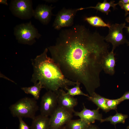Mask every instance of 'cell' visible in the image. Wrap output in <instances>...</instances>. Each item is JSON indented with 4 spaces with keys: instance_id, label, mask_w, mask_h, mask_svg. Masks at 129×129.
Returning a JSON list of instances; mask_svg holds the SVG:
<instances>
[{
    "instance_id": "obj_1",
    "label": "cell",
    "mask_w": 129,
    "mask_h": 129,
    "mask_svg": "<svg viewBox=\"0 0 129 129\" xmlns=\"http://www.w3.org/2000/svg\"><path fill=\"white\" fill-rule=\"evenodd\" d=\"M64 76L80 83L91 96L100 85L102 64L109 53L104 38L80 25L63 30L48 48Z\"/></svg>"
},
{
    "instance_id": "obj_2",
    "label": "cell",
    "mask_w": 129,
    "mask_h": 129,
    "mask_svg": "<svg viewBox=\"0 0 129 129\" xmlns=\"http://www.w3.org/2000/svg\"><path fill=\"white\" fill-rule=\"evenodd\" d=\"M48 48L43 52L31 59L33 73L31 81L34 84L38 82L48 91L56 92L59 89L74 86L77 82L66 78L58 65L51 58L48 56Z\"/></svg>"
},
{
    "instance_id": "obj_3",
    "label": "cell",
    "mask_w": 129,
    "mask_h": 129,
    "mask_svg": "<svg viewBox=\"0 0 129 129\" xmlns=\"http://www.w3.org/2000/svg\"><path fill=\"white\" fill-rule=\"evenodd\" d=\"M9 109L12 116L18 118H28L32 119L38 109L37 100L34 98L25 97L11 105Z\"/></svg>"
},
{
    "instance_id": "obj_4",
    "label": "cell",
    "mask_w": 129,
    "mask_h": 129,
    "mask_svg": "<svg viewBox=\"0 0 129 129\" xmlns=\"http://www.w3.org/2000/svg\"><path fill=\"white\" fill-rule=\"evenodd\" d=\"M14 33L18 43L29 45L33 44L35 39L41 36L31 21L17 25L14 28Z\"/></svg>"
},
{
    "instance_id": "obj_5",
    "label": "cell",
    "mask_w": 129,
    "mask_h": 129,
    "mask_svg": "<svg viewBox=\"0 0 129 129\" xmlns=\"http://www.w3.org/2000/svg\"><path fill=\"white\" fill-rule=\"evenodd\" d=\"M9 8L14 16L21 19H29L33 16L34 10L32 0H11Z\"/></svg>"
},
{
    "instance_id": "obj_6",
    "label": "cell",
    "mask_w": 129,
    "mask_h": 129,
    "mask_svg": "<svg viewBox=\"0 0 129 129\" xmlns=\"http://www.w3.org/2000/svg\"><path fill=\"white\" fill-rule=\"evenodd\" d=\"M125 22L121 24L115 23L110 25L108 34L104 38L107 42L111 43L112 45V50H114L119 45L125 43L128 41L123 33V29L127 28Z\"/></svg>"
},
{
    "instance_id": "obj_7",
    "label": "cell",
    "mask_w": 129,
    "mask_h": 129,
    "mask_svg": "<svg viewBox=\"0 0 129 129\" xmlns=\"http://www.w3.org/2000/svg\"><path fill=\"white\" fill-rule=\"evenodd\" d=\"M58 106V95L56 92L48 91L42 97L40 108V114L49 117Z\"/></svg>"
},
{
    "instance_id": "obj_8",
    "label": "cell",
    "mask_w": 129,
    "mask_h": 129,
    "mask_svg": "<svg viewBox=\"0 0 129 129\" xmlns=\"http://www.w3.org/2000/svg\"><path fill=\"white\" fill-rule=\"evenodd\" d=\"M77 9H66L64 8L56 15L53 26L57 30L64 27L72 26L74 19L77 11Z\"/></svg>"
},
{
    "instance_id": "obj_9",
    "label": "cell",
    "mask_w": 129,
    "mask_h": 129,
    "mask_svg": "<svg viewBox=\"0 0 129 129\" xmlns=\"http://www.w3.org/2000/svg\"><path fill=\"white\" fill-rule=\"evenodd\" d=\"M73 113L58 106L50 116V129H59L72 119Z\"/></svg>"
},
{
    "instance_id": "obj_10",
    "label": "cell",
    "mask_w": 129,
    "mask_h": 129,
    "mask_svg": "<svg viewBox=\"0 0 129 129\" xmlns=\"http://www.w3.org/2000/svg\"><path fill=\"white\" fill-rule=\"evenodd\" d=\"M56 92L58 95V106L73 113L74 108L78 103L77 99L68 94L63 89H59Z\"/></svg>"
},
{
    "instance_id": "obj_11",
    "label": "cell",
    "mask_w": 129,
    "mask_h": 129,
    "mask_svg": "<svg viewBox=\"0 0 129 129\" xmlns=\"http://www.w3.org/2000/svg\"><path fill=\"white\" fill-rule=\"evenodd\" d=\"M91 110L86 108L83 104L82 110L80 112L74 111L73 113L75 116L79 117L80 119L90 124H92L96 120L100 122L102 119V114L100 113L99 109Z\"/></svg>"
},
{
    "instance_id": "obj_12",
    "label": "cell",
    "mask_w": 129,
    "mask_h": 129,
    "mask_svg": "<svg viewBox=\"0 0 129 129\" xmlns=\"http://www.w3.org/2000/svg\"><path fill=\"white\" fill-rule=\"evenodd\" d=\"M54 8L52 5L39 4L34 10L33 16L42 24L47 25L50 22L53 15L52 10Z\"/></svg>"
},
{
    "instance_id": "obj_13",
    "label": "cell",
    "mask_w": 129,
    "mask_h": 129,
    "mask_svg": "<svg viewBox=\"0 0 129 129\" xmlns=\"http://www.w3.org/2000/svg\"><path fill=\"white\" fill-rule=\"evenodd\" d=\"M115 64L114 50H112L106 56L103 61V70L106 74L113 75L115 73Z\"/></svg>"
},
{
    "instance_id": "obj_14",
    "label": "cell",
    "mask_w": 129,
    "mask_h": 129,
    "mask_svg": "<svg viewBox=\"0 0 129 129\" xmlns=\"http://www.w3.org/2000/svg\"><path fill=\"white\" fill-rule=\"evenodd\" d=\"M31 129H50V118L41 114L32 119Z\"/></svg>"
},
{
    "instance_id": "obj_15",
    "label": "cell",
    "mask_w": 129,
    "mask_h": 129,
    "mask_svg": "<svg viewBox=\"0 0 129 129\" xmlns=\"http://www.w3.org/2000/svg\"><path fill=\"white\" fill-rule=\"evenodd\" d=\"M115 2L114 1L112 0L108 2L107 0H105L102 3H98L95 6H90L84 8H81L77 9V10L79 11L85 9L93 8L108 15L109 12L111 11L110 8L112 7L114 9L116 8V6L118 4V3H115Z\"/></svg>"
},
{
    "instance_id": "obj_16",
    "label": "cell",
    "mask_w": 129,
    "mask_h": 129,
    "mask_svg": "<svg viewBox=\"0 0 129 129\" xmlns=\"http://www.w3.org/2000/svg\"><path fill=\"white\" fill-rule=\"evenodd\" d=\"M88 98L90 100L95 104L99 109L100 108L106 112L110 111L106 104V98L102 97L95 92Z\"/></svg>"
},
{
    "instance_id": "obj_17",
    "label": "cell",
    "mask_w": 129,
    "mask_h": 129,
    "mask_svg": "<svg viewBox=\"0 0 129 129\" xmlns=\"http://www.w3.org/2000/svg\"><path fill=\"white\" fill-rule=\"evenodd\" d=\"M30 87H22L21 89L25 93L32 95L33 98L37 100L39 98L40 91L43 88L40 82Z\"/></svg>"
},
{
    "instance_id": "obj_18",
    "label": "cell",
    "mask_w": 129,
    "mask_h": 129,
    "mask_svg": "<svg viewBox=\"0 0 129 129\" xmlns=\"http://www.w3.org/2000/svg\"><path fill=\"white\" fill-rule=\"evenodd\" d=\"M128 117L127 115L117 112L113 116H110L104 119H102L100 121L101 123L105 121H109L111 124L115 125L118 123L124 124L125 120Z\"/></svg>"
},
{
    "instance_id": "obj_19",
    "label": "cell",
    "mask_w": 129,
    "mask_h": 129,
    "mask_svg": "<svg viewBox=\"0 0 129 129\" xmlns=\"http://www.w3.org/2000/svg\"><path fill=\"white\" fill-rule=\"evenodd\" d=\"M90 124L79 119H71L65 125L68 129H86Z\"/></svg>"
},
{
    "instance_id": "obj_20",
    "label": "cell",
    "mask_w": 129,
    "mask_h": 129,
    "mask_svg": "<svg viewBox=\"0 0 129 129\" xmlns=\"http://www.w3.org/2000/svg\"><path fill=\"white\" fill-rule=\"evenodd\" d=\"M86 21L91 25L96 27H108L109 28L110 25L105 23L102 19L98 16H93L85 18Z\"/></svg>"
},
{
    "instance_id": "obj_21",
    "label": "cell",
    "mask_w": 129,
    "mask_h": 129,
    "mask_svg": "<svg viewBox=\"0 0 129 129\" xmlns=\"http://www.w3.org/2000/svg\"><path fill=\"white\" fill-rule=\"evenodd\" d=\"M80 83L77 82L73 87L71 88L68 87L65 90L67 91V93L71 96L74 97L76 96L82 95L88 97L89 96V95L85 94L81 90L80 87Z\"/></svg>"
},
{
    "instance_id": "obj_22",
    "label": "cell",
    "mask_w": 129,
    "mask_h": 129,
    "mask_svg": "<svg viewBox=\"0 0 129 129\" xmlns=\"http://www.w3.org/2000/svg\"><path fill=\"white\" fill-rule=\"evenodd\" d=\"M121 102L119 98L114 99L106 98L105 102L106 105L110 110L117 109V106Z\"/></svg>"
},
{
    "instance_id": "obj_23",
    "label": "cell",
    "mask_w": 129,
    "mask_h": 129,
    "mask_svg": "<svg viewBox=\"0 0 129 129\" xmlns=\"http://www.w3.org/2000/svg\"><path fill=\"white\" fill-rule=\"evenodd\" d=\"M18 118L19 125L18 129H29L30 127L23 121V118L19 117Z\"/></svg>"
},
{
    "instance_id": "obj_24",
    "label": "cell",
    "mask_w": 129,
    "mask_h": 129,
    "mask_svg": "<svg viewBox=\"0 0 129 129\" xmlns=\"http://www.w3.org/2000/svg\"><path fill=\"white\" fill-rule=\"evenodd\" d=\"M119 98L121 102L125 100H129V91L126 92Z\"/></svg>"
},
{
    "instance_id": "obj_25",
    "label": "cell",
    "mask_w": 129,
    "mask_h": 129,
    "mask_svg": "<svg viewBox=\"0 0 129 129\" xmlns=\"http://www.w3.org/2000/svg\"><path fill=\"white\" fill-rule=\"evenodd\" d=\"M121 8L125 11V16H126L129 14V3L124 4L120 6Z\"/></svg>"
},
{
    "instance_id": "obj_26",
    "label": "cell",
    "mask_w": 129,
    "mask_h": 129,
    "mask_svg": "<svg viewBox=\"0 0 129 129\" xmlns=\"http://www.w3.org/2000/svg\"><path fill=\"white\" fill-rule=\"evenodd\" d=\"M129 3V0H120L118 3V4L120 6L124 4Z\"/></svg>"
},
{
    "instance_id": "obj_27",
    "label": "cell",
    "mask_w": 129,
    "mask_h": 129,
    "mask_svg": "<svg viewBox=\"0 0 129 129\" xmlns=\"http://www.w3.org/2000/svg\"><path fill=\"white\" fill-rule=\"evenodd\" d=\"M86 129H100L97 126L93 124H90Z\"/></svg>"
},
{
    "instance_id": "obj_28",
    "label": "cell",
    "mask_w": 129,
    "mask_h": 129,
    "mask_svg": "<svg viewBox=\"0 0 129 129\" xmlns=\"http://www.w3.org/2000/svg\"><path fill=\"white\" fill-rule=\"evenodd\" d=\"M0 3L1 4H3L6 5H8L6 0H0Z\"/></svg>"
},
{
    "instance_id": "obj_29",
    "label": "cell",
    "mask_w": 129,
    "mask_h": 129,
    "mask_svg": "<svg viewBox=\"0 0 129 129\" xmlns=\"http://www.w3.org/2000/svg\"><path fill=\"white\" fill-rule=\"evenodd\" d=\"M59 129H68L66 127L65 125H64V126L61 127Z\"/></svg>"
},
{
    "instance_id": "obj_30",
    "label": "cell",
    "mask_w": 129,
    "mask_h": 129,
    "mask_svg": "<svg viewBox=\"0 0 129 129\" xmlns=\"http://www.w3.org/2000/svg\"><path fill=\"white\" fill-rule=\"evenodd\" d=\"M126 21L128 22H129V16H128L126 17L125 19Z\"/></svg>"
},
{
    "instance_id": "obj_31",
    "label": "cell",
    "mask_w": 129,
    "mask_h": 129,
    "mask_svg": "<svg viewBox=\"0 0 129 129\" xmlns=\"http://www.w3.org/2000/svg\"><path fill=\"white\" fill-rule=\"evenodd\" d=\"M127 30L128 32H129V27H127Z\"/></svg>"
},
{
    "instance_id": "obj_32",
    "label": "cell",
    "mask_w": 129,
    "mask_h": 129,
    "mask_svg": "<svg viewBox=\"0 0 129 129\" xmlns=\"http://www.w3.org/2000/svg\"><path fill=\"white\" fill-rule=\"evenodd\" d=\"M126 129H129V126H128L127 127Z\"/></svg>"
},
{
    "instance_id": "obj_33",
    "label": "cell",
    "mask_w": 129,
    "mask_h": 129,
    "mask_svg": "<svg viewBox=\"0 0 129 129\" xmlns=\"http://www.w3.org/2000/svg\"><path fill=\"white\" fill-rule=\"evenodd\" d=\"M128 45H129V41H128L127 43Z\"/></svg>"
}]
</instances>
